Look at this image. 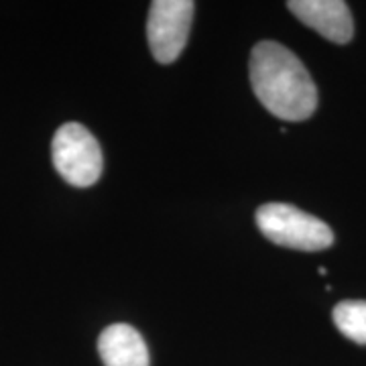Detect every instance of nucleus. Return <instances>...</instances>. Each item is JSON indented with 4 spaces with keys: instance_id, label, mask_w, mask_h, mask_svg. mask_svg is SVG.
Returning a JSON list of instances; mask_svg holds the SVG:
<instances>
[{
    "instance_id": "obj_6",
    "label": "nucleus",
    "mask_w": 366,
    "mask_h": 366,
    "mask_svg": "<svg viewBox=\"0 0 366 366\" xmlns=\"http://www.w3.org/2000/svg\"><path fill=\"white\" fill-rule=\"evenodd\" d=\"M98 352L104 366H149L143 336L129 324H112L100 334Z\"/></svg>"
},
{
    "instance_id": "obj_1",
    "label": "nucleus",
    "mask_w": 366,
    "mask_h": 366,
    "mask_svg": "<svg viewBox=\"0 0 366 366\" xmlns=\"http://www.w3.org/2000/svg\"><path fill=\"white\" fill-rule=\"evenodd\" d=\"M252 92L273 117L301 122L317 108V88L310 71L277 41H261L250 53Z\"/></svg>"
},
{
    "instance_id": "obj_4",
    "label": "nucleus",
    "mask_w": 366,
    "mask_h": 366,
    "mask_svg": "<svg viewBox=\"0 0 366 366\" xmlns=\"http://www.w3.org/2000/svg\"><path fill=\"white\" fill-rule=\"evenodd\" d=\"M196 4L192 0H155L149 9L147 37L159 64H173L189 37Z\"/></svg>"
},
{
    "instance_id": "obj_7",
    "label": "nucleus",
    "mask_w": 366,
    "mask_h": 366,
    "mask_svg": "<svg viewBox=\"0 0 366 366\" xmlns=\"http://www.w3.org/2000/svg\"><path fill=\"white\" fill-rule=\"evenodd\" d=\"M332 315L342 336L366 346V301H340Z\"/></svg>"
},
{
    "instance_id": "obj_2",
    "label": "nucleus",
    "mask_w": 366,
    "mask_h": 366,
    "mask_svg": "<svg viewBox=\"0 0 366 366\" xmlns=\"http://www.w3.org/2000/svg\"><path fill=\"white\" fill-rule=\"evenodd\" d=\"M257 226L264 238L287 249L314 252L327 249L334 242V232L324 220L291 204L261 206L257 209Z\"/></svg>"
},
{
    "instance_id": "obj_5",
    "label": "nucleus",
    "mask_w": 366,
    "mask_h": 366,
    "mask_svg": "<svg viewBox=\"0 0 366 366\" xmlns=\"http://www.w3.org/2000/svg\"><path fill=\"white\" fill-rule=\"evenodd\" d=\"M287 9L303 25L317 31L332 43L344 45L352 39L354 19L342 0H291Z\"/></svg>"
},
{
    "instance_id": "obj_3",
    "label": "nucleus",
    "mask_w": 366,
    "mask_h": 366,
    "mask_svg": "<svg viewBox=\"0 0 366 366\" xmlns=\"http://www.w3.org/2000/svg\"><path fill=\"white\" fill-rule=\"evenodd\" d=\"M51 155L57 173L74 187H90L102 175V149L94 134L79 122H67L57 129Z\"/></svg>"
}]
</instances>
